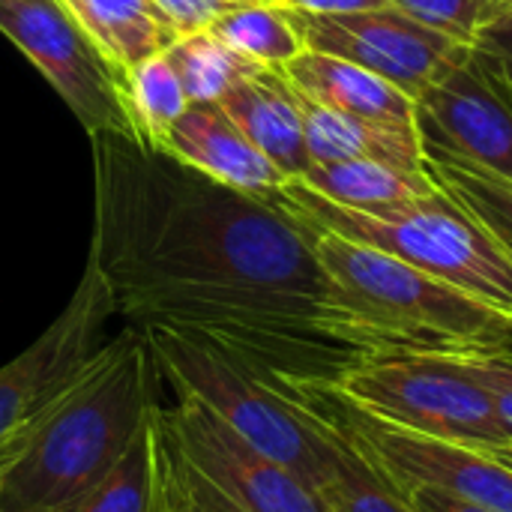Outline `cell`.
<instances>
[{
    "label": "cell",
    "mask_w": 512,
    "mask_h": 512,
    "mask_svg": "<svg viewBox=\"0 0 512 512\" xmlns=\"http://www.w3.org/2000/svg\"><path fill=\"white\" fill-rule=\"evenodd\" d=\"M90 141L87 261L126 327L201 339L297 384H333L360 363L327 330V276L300 219L132 138Z\"/></svg>",
    "instance_id": "6da1fadb"
},
{
    "label": "cell",
    "mask_w": 512,
    "mask_h": 512,
    "mask_svg": "<svg viewBox=\"0 0 512 512\" xmlns=\"http://www.w3.org/2000/svg\"><path fill=\"white\" fill-rule=\"evenodd\" d=\"M159 372L141 330L102 342L75 384L0 468V512H69L126 456L159 408Z\"/></svg>",
    "instance_id": "7a4b0ae2"
},
{
    "label": "cell",
    "mask_w": 512,
    "mask_h": 512,
    "mask_svg": "<svg viewBox=\"0 0 512 512\" xmlns=\"http://www.w3.org/2000/svg\"><path fill=\"white\" fill-rule=\"evenodd\" d=\"M309 234L327 276V330L357 360L512 351V318L498 309L381 249Z\"/></svg>",
    "instance_id": "3957f363"
},
{
    "label": "cell",
    "mask_w": 512,
    "mask_h": 512,
    "mask_svg": "<svg viewBox=\"0 0 512 512\" xmlns=\"http://www.w3.org/2000/svg\"><path fill=\"white\" fill-rule=\"evenodd\" d=\"M273 201L309 228L381 249L512 318V261L447 192L354 210L288 180Z\"/></svg>",
    "instance_id": "277c9868"
},
{
    "label": "cell",
    "mask_w": 512,
    "mask_h": 512,
    "mask_svg": "<svg viewBox=\"0 0 512 512\" xmlns=\"http://www.w3.org/2000/svg\"><path fill=\"white\" fill-rule=\"evenodd\" d=\"M141 333L150 345L159 381H165L174 396L198 402L225 429L318 492L327 486L339 462V444L303 405L216 345L171 330Z\"/></svg>",
    "instance_id": "5b68a950"
},
{
    "label": "cell",
    "mask_w": 512,
    "mask_h": 512,
    "mask_svg": "<svg viewBox=\"0 0 512 512\" xmlns=\"http://www.w3.org/2000/svg\"><path fill=\"white\" fill-rule=\"evenodd\" d=\"M333 390L369 420L495 453L512 447L489 396L459 357H366Z\"/></svg>",
    "instance_id": "8992f818"
},
{
    "label": "cell",
    "mask_w": 512,
    "mask_h": 512,
    "mask_svg": "<svg viewBox=\"0 0 512 512\" xmlns=\"http://www.w3.org/2000/svg\"><path fill=\"white\" fill-rule=\"evenodd\" d=\"M111 294L87 261L63 312L6 366H0V468L24 447L48 408L75 384L105 342Z\"/></svg>",
    "instance_id": "52a82bcc"
},
{
    "label": "cell",
    "mask_w": 512,
    "mask_h": 512,
    "mask_svg": "<svg viewBox=\"0 0 512 512\" xmlns=\"http://www.w3.org/2000/svg\"><path fill=\"white\" fill-rule=\"evenodd\" d=\"M0 33L45 75L87 135L114 132L138 141L126 78L105 60L60 0H3Z\"/></svg>",
    "instance_id": "ba28073f"
},
{
    "label": "cell",
    "mask_w": 512,
    "mask_h": 512,
    "mask_svg": "<svg viewBox=\"0 0 512 512\" xmlns=\"http://www.w3.org/2000/svg\"><path fill=\"white\" fill-rule=\"evenodd\" d=\"M300 39L312 51H324L357 63L411 99H420L432 84L447 78L471 57V45H462L396 6L345 12V15H315L288 9Z\"/></svg>",
    "instance_id": "9c48e42d"
},
{
    "label": "cell",
    "mask_w": 512,
    "mask_h": 512,
    "mask_svg": "<svg viewBox=\"0 0 512 512\" xmlns=\"http://www.w3.org/2000/svg\"><path fill=\"white\" fill-rule=\"evenodd\" d=\"M156 429L237 512H333L315 486L249 447L186 396L159 405Z\"/></svg>",
    "instance_id": "30bf717a"
},
{
    "label": "cell",
    "mask_w": 512,
    "mask_h": 512,
    "mask_svg": "<svg viewBox=\"0 0 512 512\" xmlns=\"http://www.w3.org/2000/svg\"><path fill=\"white\" fill-rule=\"evenodd\" d=\"M417 126L426 141L512 183V108L471 57L417 99Z\"/></svg>",
    "instance_id": "8fae6325"
},
{
    "label": "cell",
    "mask_w": 512,
    "mask_h": 512,
    "mask_svg": "<svg viewBox=\"0 0 512 512\" xmlns=\"http://www.w3.org/2000/svg\"><path fill=\"white\" fill-rule=\"evenodd\" d=\"M162 153L213 183L255 198H273L288 183V177L240 132L219 102L189 105L171 126Z\"/></svg>",
    "instance_id": "7c38bea8"
},
{
    "label": "cell",
    "mask_w": 512,
    "mask_h": 512,
    "mask_svg": "<svg viewBox=\"0 0 512 512\" xmlns=\"http://www.w3.org/2000/svg\"><path fill=\"white\" fill-rule=\"evenodd\" d=\"M219 105L288 180H300L312 168L300 99L282 69L261 66L240 78Z\"/></svg>",
    "instance_id": "4fadbf2b"
},
{
    "label": "cell",
    "mask_w": 512,
    "mask_h": 512,
    "mask_svg": "<svg viewBox=\"0 0 512 512\" xmlns=\"http://www.w3.org/2000/svg\"><path fill=\"white\" fill-rule=\"evenodd\" d=\"M282 72L297 93L318 105L387 126H417V99L357 63L303 48Z\"/></svg>",
    "instance_id": "5bb4252c"
},
{
    "label": "cell",
    "mask_w": 512,
    "mask_h": 512,
    "mask_svg": "<svg viewBox=\"0 0 512 512\" xmlns=\"http://www.w3.org/2000/svg\"><path fill=\"white\" fill-rule=\"evenodd\" d=\"M306 150L312 165L372 159L396 168L420 171L423 168V135L420 126H387L357 114L333 111L297 93Z\"/></svg>",
    "instance_id": "9a60e30c"
},
{
    "label": "cell",
    "mask_w": 512,
    "mask_h": 512,
    "mask_svg": "<svg viewBox=\"0 0 512 512\" xmlns=\"http://www.w3.org/2000/svg\"><path fill=\"white\" fill-rule=\"evenodd\" d=\"M60 6L123 78L129 69L165 54L180 39L153 0H60Z\"/></svg>",
    "instance_id": "2e32d148"
},
{
    "label": "cell",
    "mask_w": 512,
    "mask_h": 512,
    "mask_svg": "<svg viewBox=\"0 0 512 512\" xmlns=\"http://www.w3.org/2000/svg\"><path fill=\"white\" fill-rule=\"evenodd\" d=\"M300 180L309 189H315L321 198L342 204V207H354V210L432 198L441 192L426 168L408 171V168H396V165L372 162V159L312 165Z\"/></svg>",
    "instance_id": "e0dca14e"
},
{
    "label": "cell",
    "mask_w": 512,
    "mask_h": 512,
    "mask_svg": "<svg viewBox=\"0 0 512 512\" xmlns=\"http://www.w3.org/2000/svg\"><path fill=\"white\" fill-rule=\"evenodd\" d=\"M423 168L432 174L441 192H447L512 261V183L507 177L480 168L447 147L423 138Z\"/></svg>",
    "instance_id": "ac0fdd59"
},
{
    "label": "cell",
    "mask_w": 512,
    "mask_h": 512,
    "mask_svg": "<svg viewBox=\"0 0 512 512\" xmlns=\"http://www.w3.org/2000/svg\"><path fill=\"white\" fill-rule=\"evenodd\" d=\"M69 512H168L156 414L117 462V468Z\"/></svg>",
    "instance_id": "d6986e66"
},
{
    "label": "cell",
    "mask_w": 512,
    "mask_h": 512,
    "mask_svg": "<svg viewBox=\"0 0 512 512\" xmlns=\"http://www.w3.org/2000/svg\"><path fill=\"white\" fill-rule=\"evenodd\" d=\"M165 60L180 78V87L189 105H210L219 102L240 78L261 69V63L237 54L210 30L180 36L168 51Z\"/></svg>",
    "instance_id": "ffe728a7"
},
{
    "label": "cell",
    "mask_w": 512,
    "mask_h": 512,
    "mask_svg": "<svg viewBox=\"0 0 512 512\" xmlns=\"http://www.w3.org/2000/svg\"><path fill=\"white\" fill-rule=\"evenodd\" d=\"M207 30L237 54L270 69H282L306 48L294 21L288 18V9L279 3H255L234 9L216 18Z\"/></svg>",
    "instance_id": "44dd1931"
},
{
    "label": "cell",
    "mask_w": 512,
    "mask_h": 512,
    "mask_svg": "<svg viewBox=\"0 0 512 512\" xmlns=\"http://www.w3.org/2000/svg\"><path fill=\"white\" fill-rule=\"evenodd\" d=\"M126 102L135 120L138 144L156 153H162L171 126L189 108L180 78L165 54L150 57L126 72Z\"/></svg>",
    "instance_id": "7402d4cb"
},
{
    "label": "cell",
    "mask_w": 512,
    "mask_h": 512,
    "mask_svg": "<svg viewBox=\"0 0 512 512\" xmlns=\"http://www.w3.org/2000/svg\"><path fill=\"white\" fill-rule=\"evenodd\" d=\"M288 396V393H285ZM300 405V402H297ZM309 411V408H306ZM312 414V411H309ZM315 417V414H312ZM339 444V462L333 468V477L321 489L333 512H417L381 474L378 468L348 441L342 438L330 423L315 417Z\"/></svg>",
    "instance_id": "603a6c76"
},
{
    "label": "cell",
    "mask_w": 512,
    "mask_h": 512,
    "mask_svg": "<svg viewBox=\"0 0 512 512\" xmlns=\"http://www.w3.org/2000/svg\"><path fill=\"white\" fill-rule=\"evenodd\" d=\"M390 6L462 45H474L486 15V0H390Z\"/></svg>",
    "instance_id": "cb8c5ba5"
},
{
    "label": "cell",
    "mask_w": 512,
    "mask_h": 512,
    "mask_svg": "<svg viewBox=\"0 0 512 512\" xmlns=\"http://www.w3.org/2000/svg\"><path fill=\"white\" fill-rule=\"evenodd\" d=\"M471 66L512 108V18H486L471 45Z\"/></svg>",
    "instance_id": "d4e9b609"
},
{
    "label": "cell",
    "mask_w": 512,
    "mask_h": 512,
    "mask_svg": "<svg viewBox=\"0 0 512 512\" xmlns=\"http://www.w3.org/2000/svg\"><path fill=\"white\" fill-rule=\"evenodd\" d=\"M465 372L483 387L501 429L512 441V351H483L459 357Z\"/></svg>",
    "instance_id": "484cf974"
},
{
    "label": "cell",
    "mask_w": 512,
    "mask_h": 512,
    "mask_svg": "<svg viewBox=\"0 0 512 512\" xmlns=\"http://www.w3.org/2000/svg\"><path fill=\"white\" fill-rule=\"evenodd\" d=\"M153 3L174 24V30L180 36H186V33L207 30L216 18H222L234 9L255 6V3H279V0H153Z\"/></svg>",
    "instance_id": "4316f807"
},
{
    "label": "cell",
    "mask_w": 512,
    "mask_h": 512,
    "mask_svg": "<svg viewBox=\"0 0 512 512\" xmlns=\"http://www.w3.org/2000/svg\"><path fill=\"white\" fill-rule=\"evenodd\" d=\"M402 498L414 507L417 512H486L456 495H447L435 486H411L402 492Z\"/></svg>",
    "instance_id": "83f0119b"
},
{
    "label": "cell",
    "mask_w": 512,
    "mask_h": 512,
    "mask_svg": "<svg viewBox=\"0 0 512 512\" xmlns=\"http://www.w3.org/2000/svg\"><path fill=\"white\" fill-rule=\"evenodd\" d=\"M285 9L297 12H315V15H345V12H366L390 6V0H279Z\"/></svg>",
    "instance_id": "f1b7e54d"
},
{
    "label": "cell",
    "mask_w": 512,
    "mask_h": 512,
    "mask_svg": "<svg viewBox=\"0 0 512 512\" xmlns=\"http://www.w3.org/2000/svg\"><path fill=\"white\" fill-rule=\"evenodd\" d=\"M486 18H512V0H486Z\"/></svg>",
    "instance_id": "f546056e"
},
{
    "label": "cell",
    "mask_w": 512,
    "mask_h": 512,
    "mask_svg": "<svg viewBox=\"0 0 512 512\" xmlns=\"http://www.w3.org/2000/svg\"><path fill=\"white\" fill-rule=\"evenodd\" d=\"M492 456H498L507 468H512V447H501V450H495Z\"/></svg>",
    "instance_id": "4dcf8cb0"
},
{
    "label": "cell",
    "mask_w": 512,
    "mask_h": 512,
    "mask_svg": "<svg viewBox=\"0 0 512 512\" xmlns=\"http://www.w3.org/2000/svg\"><path fill=\"white\" fill-rule=\"evenodd\" d=\"M0 3H3V0H0Z\"/></svg>",
    "instance_id": "1f68e13d"
}]
</instances>
